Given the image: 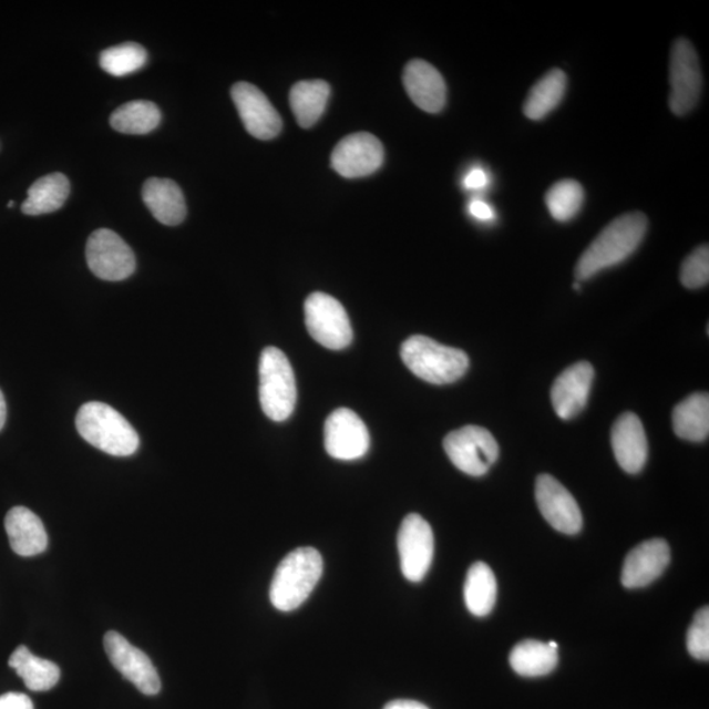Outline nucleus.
I'll return each mask as SVG.
<instances>
[{
  "label": "nucleus",
  "instance_id": "34",
  "mask_svg": "<svg viewBox=\"0 0 709 709\" xmlns=\"http://www.w3.org/2000/svg\"><path fill=\"white\" fill-rule=\"evenodd\" d=\"M0 709H34V707L25 693L9 692L0 697Z\"/></svg>",
  "mask_w": 709,
  "mask_h": 709
},
{
  "label": "nucleus",
  "instance_id": "30",
  "mask_svg": "<svg viewBox=\"0 0 709 709\" xmlns=\"http://www.w3.org/2000/svg\"><path fill=\"white\" fill-rule=\"evenodd\" d=\"M585 191L580 183L572 179L559 181L545 194V204L553 218L559 223L571 222L583 208Z\"/></svg>",
  "mask_w": 709,
  "mask_h": 709
},
{
  "label": "nucleus",
  "instance_id": "1",
  "mask_svg": "<svg viewBox=\"0 0 709 709\" xmlns=\"http://www.w3.org/2000/svg\"><path fill=\"white\" fill-rule=\"evenodd\" d=\"M648 225V218L641 212L616 217L580 255L574 271L576 279H592L603 269L619 265L630 257L641 245Z\"/></svg>",
  "mask_w": 709,
  "mask_h": 709
},
{
  "label": "nucleus",
  "instance_id": "25",
  "mask_svg": "<svg viewBox=\"0 0 709 709\" xmlns=\"http://www.w3.org/2000/svg\"><path fill=\"white\" fill-rule=\"evenodd\" d=\"M567 78L563 70L552 69L548 71L531 89L523 105L524 116L534 120V122L548 116L563 102Z\"/></svg>",
  "mask_w": 709,
  "mask_h": 709
},
{
  "label": "nucleus",
  "instance_id": "36",
  "mask_svg": "<svg viewBox=\"0 0 709 709\" xmlns=\"http://www.w3.org/2000/svg\"><path fill=\"white\" fill-rule=\"evenodd\" d=\"M471 215L480 222H491L494 218V210L491 205L482 201H473L470 205Z\"/></svg>",
  "mask_w": 709,
  "mask_h": 709
},
{
  "label": "nucleus",
  "instance_id": "39",
  "mask_svg": "<svg viewBox=\"0 0 709 709\" xmlns=\"http://www.w3.org/2000/svg\"><path fill=\"white\" fill-rule=\"evenodd\" d=\"M548 645H549V647H551V648H553V649H558V644H557V643H555V641H549V643H548Z\"/></svg>",
  "mask_w": 709,
  "mask_h": 709
},
{
  "label": "nucleus",
  "instance_id": "27",
  "mask_svg": "<svg viewBox=\"0 0 709 709\" xmlns=\"http://www.w3.org/2000/svg\"><path fill=\"white\" fill-rule=\"evenodd\" d=\"M558 664L557 649L548 643L524 640L516 645L510 655V665L522 677H543L556 669Z\"/></svg>",
  "mask_w": 709,
  "mask_h": 709
},
{
  "label": "nucleus",
  "instance_id": "32",
  "mask_svg": "<svg viewBox=\"0 0 709 709\" xmlns=\"http://www.w3.org/2000/svg\"><path fill=\"white\" fill-rule=\"evenodd\" d=\"M709 281V248L708 245L699 246L684 261L680 268V282L686 288L699 289Z\"/></svg>",
  "mask_w": 709,
  "mask_h": 709
},
{
  "label": "nucleus",
  "instance_id": "10",
  "mask_svg": "<svg viewBox=\"0 0 709 709\" xmlns=\"http://www.w3.org/2000/svg\"><path fill=\"white\" fill-rule=\"evenodd\" d=\"M399 544L401 571L410 583H421L434 558V534L421 515L409 514L403 520Z\"/></svg>",
  "mask_w": 709,
  "mask_h": 709
},
{
  "label": "nucleus",
  "instance_id": "2",
  "mask_svg": "<svg viewBox=\"0 0 709 709\" xmlns=\"http://www.w3.org/2000/svg\"><path fill=\"white\" fill-rule=\"evenodd\" d=\"M323 559L321 553L311 547L290 552L276 569L269 587V599L282 613L299 608L321 579Z\"/></svg>",
  "mask_w": 709,
  "mask_h": 709
},
{
  "label": "nucleus",
  "instance_id": "16",
  "mask_svg": "<svg viewBox=\"0 0 709 709\" xmlns=\"http://www.w3.org/2000/svg\"><path fill=\"white\" fill-rule=\"evenodd\" d=\"M594 376V368L587 361H579L558 376L551 392L552 405L557 417L569 421L586 408Z\"/></svg>",
  "mask_w": 709,
  "mask_h": 709
},
{
  "label": "nucleus",
  "instance_id": "20",
  "mask_svg": "<svg viewBox=\"0 0 709 709\" xmlns=\"http://www.w3.org/2000/svg\"><path fill=\"white\" fill-rule=\"evenodd\" d=\"M4 527L11 548L21 557L41 555L48 548L44 523L30 508L18 506L6 515Z\"/></svg>",
  "mask_w": 709,
  "mask_h": 709
},
{
  "label": "nucleus",
  "instance_id": "3",
  "mask_svg": "<svg viewBox=\"0 0 709 709\" xmlns=\"http://www.w3.org/2000/svg\"><path fill=\"white\" fill-rule=\"evenodd\" d=\"M75 424L84 441L109 455L132 456L138 450L137 431L117 410L106 403H84L78 411Z\"/></svg>",
  "mask_w": 709,
  "mask_h": 709
},
{
  "label": "nucleus",
  "instance_id": "6",
  "mask_svg": "<svg viewBox=\"0 0 709 709\" xmlns=\"http://www.w3.org/2000/svg\"><path fill=\"white\" fill-rule=\"evenodd\" d=\"M444 450L452 464L473 477L484 476L500 456V446L491 431L480 425H464L444 439Z\"/></svg>",
  "mask_w": 709,
  "mask_h": 709
},
{
  "label": "nucleus",
  "instance_id": "21",
  "mask_svg": "<svg viewBox=\"0 0 709 709\" xmlns=\"http://www.w3.org/2000/svg\"><path fill=\"white\" fill-rule=\"evenodd\" d=\"M142 198L155 219L163 225H179L187 216L186 198L173 181L161 177L147 179L142 188Z\"/></svg>",
  "mask_w": 709,
  "mask_h": 709
},
{
  "label": "nucleus",
  "instance_id": "31",
  "mask_svg": "<svg viewBox=\"0 0 709 709\" xmlns=\"http://www.w3.org/2000/svg\"><path fill=\"white\" fill-rule=\"evenodd\" d=\"M147 53L144 47L136 42L105 49L101 54V66L113 76H125L136 73L145 66Z\"/></svg>",
  "mask_w": 709,
  "mask_h": 709
},
{
  "label": "nucleus",
  "instance_id": "26",
  "mask_svg": "<svg viewBox=\"0 0 709 709\" xmlns=\"http://www.w3.org/2000/svg\"><path fill=\"white\" fill-rule=\"evenodd\" d=\"M331 89L325 81H302L290 90L289 102L297 123L305 130L314 126L323 115Z\"/></svg>",
  "mask_w": 709,
  "mask_h": 709
},
{
  "label": "nucleus",
  "instance_id": "23",
  "mask_svg": "<svg viewBox=\"0 0 709 709\" xmlns=\"http://www.w3.org/2000/svg\"><path fill=\"white\" fill-rule=\"evenodd\" d=\"M70 194V182L61 173H53L40 177L28 189L27 201L21 205V212L27 216L47 215L63 207Z\"/></svg>",
  "mask_w": 709,
  "mask_h": 709
},
{
  "label": "nucleus",
  "instance_id": "28",
  "mask_svg": "<svg viewBox=\"0 0 709 709\" xmlns=\"http://www.w3.org/2000/svg\"><path fill=\"white\" fill-rule=\"evenodd\" d=\"M464 599L470 613L479 618H484L493 612L496 600V579L491 566L476 563L470 567L464 585Z\"/></svg>",
  "mask_w": 709,
  "mask_h": 709
},
{
  "label": "nucleus",
  "instance_id": "4",
  "mask_svg": "<svg viewBox=\"0 0 709 709\" xmlns=\"http://www.w3.org/2000/svg\"><path fill=\"white\" fill-rule=\"evenodd\" d=\"M401 358L417 378L435 386L460 380L470 368V358L464 351L423 336L405 340L401 347Z\"/></svg>",
  "mask_w": 709,
  "mask_h": 709
},
{
  "label": "nucleus",
  "instance_id": "29",
  "mask_svg": "<svg viewBox=\"0 0 709 709\" xmlns=\"http://www.w3.org/2000/svg\"><path fill=\"white\" fill-rule=\"evenodd\" d=\"M162 115L157 105L147 101L126 103L112 113L113 130L124 134H147L157 130Z\"/></svg>",
  "mask_w": 709,
  "mask_h": 709
},
{
  "label": "nucleus",
  "instance_id": "38",
  "mask_svg": "<svg viewBox=\"0 0 709 709\" xmlns=\"http://www.w3.org/2000/svg\"><path fill=\"white\" fill-rule=\"evenodd\" d=\"M7 418V405L2 390H0V431L4 428Z\"/></svg>",
  "mask_w": 709,
  "mask_h": 709
},
{
  "label": "nucleus",
  "instance_id": "24",
  "mask_svg": "<svg viewBox=\"0 0 709 709\" xmlns=\"http://www.w3.org/2000/svg\"><path fill=\"white\" fill-rule=\"evenodd\" d=\"M9 665L24 680L27 689L31 691L52 690L61 678L59 666L49 659L35 657L23 645L13 651Z\"/></svg>",
  "mask_w": 709,
  "mask_h": 709
},
{
  "label": "nucleus",
  "instance_id": "40",
  "mask_svg": "<svg viewBox=\"0 0 709 709\" xmlns=\"http://www.w3.org/2000/svg\"><path fill=\"white\" fill-rule=\"evenodd\" d=\"M573 288L576 290H579L580 289L579 282H574Z\"/></svg>",
  "mask_w": 709,
  "mask_h": 709
},
{
  "label": "nucleus",
  "instance_id": "15",
  "mask_svg": "<svg viewBox=\"0 0 709 709\" xmlns=\"http://www.w3.org/2000/svg\"><path fill=\"white\" fill-rule=\"evenodd\" d=\"M232 97L246 131L253 137L268 141L279 136L281 117L264 92L251 83L239 82L234 84Z\"/></svg>",
  "mask_w": 709,
  "mask_h": 709
},
{
  "label": "nucleus",
  "instance_id": "7",
  "mask_svg": "<svg viewBox=\"0 0 709 709\" xmlns=\"http://www.w3.org/2000/svg\"><path fill=\"white\" fill-rule=\"evenodd\" d=\"M669 106L674 115L686 116L699 103L703 75L697 51L687 39L674 42L670 55Z\"/></svg>",
  "mask_w": 709,
  "mask_h": 709
},
{
  "label": "nucleus",
  "instance_id": "8",
  "mask_svg": "<svg viewBox=\"0 0 709 709\" xmlns=\"http://www.w3.org/2000/svg\"><path fill=\"white\" fill-rule=\"evenodd\" d=\"M305 321L311 338L326 349L343 350L352 342L350 318L335 297L316 292L305 301Z\"/></svg>",
  "mask_w": 709,
  "mask_h": 709
},
{
  "label": "nucleus",
  "instance_id": "22",
  "mask_svg": "<svg viewBox=\"0 0 709 709\" xmlns=\"http://www.w3.org/2000/svg\"><path fill=\"white\" fill-rule=\"evenodd\" d=\"M672 428L680 439L705 442L709 434V397L695 393L678 403L672 411Z\"/></svg>",
  "mask_w": 709,
  "mask_h": 709
},
{
  "label": "nucleus",
  "instance_id": "5",
  "mask_svg": "<svg viewBox=\"0 0 709 709\" xmlns=\"http://www.w3.org/2000/svg\"><path fill=\"white\" fill-rule=\"evenodd\" d=\"M297 400L294 368L286 353L267 347L259 360V401L265 414L275 422L292 415Z\"/></svg>",
  "mask_w": 709,
  "mask_h": 709
},
{
  "label": "nucleus",
  "instance_id": "17",
  "mask_svg": "<svg viewBox=\"0 0 709 709\" xmlns=\"http://www.w3.org/2000/svg\"><path fill=\"white\" fill-rule=\"evenodd\" d=\"M670 563V547L662 538L638 544L628 553L621 571V584L627 588L650 585Z\"/></svg>",
  "mask_w": 709,
  "mask_h": 709
},
{
  "label": "nucleus",
  "instance_id": "14",
  "mask_svg": "<svg viewBox=\"0 0 709 709\" xmlns=\"http://www.w3.org/2000/svg\"><path fill=\"white\" fill-rule=\"evenodd\" d=\"M535 499L544 520L553 528L565 535H576L583 528V514L577 501L555 477L549 474L537 477Z\"/></svg>",
  "mask_w": 709,
  "mask_h": 709
},
{
  "label": "nucleus",
  "instance_id": "12",
  "mask_svg": "<svg viewBox=\"0 0 709 709\" xmlns=\"http://www.w3.org/2000/svg\"><path fill=\"white\" fill-rule=\"evenodd\" d=\"M325 449L338 460H358L370 449V432L350 409L332 411L325 423Z\"/></svg>",
  "mask_w": 709,
  "mask_h": 709
},
{
  "label": "nucleus",
  "instance_id": "41",
  "mask_svg": "<svg viewBox=\"0 0 709 709\" xmlns=\"http://www.w3.org/2000/svg\"><path fill=\"white\" fill-rule=\"evenodd\" d=\"M13 204H16V203L10 202V203H9V205H7V207L12 208V207H13Z\"/></svg>",
  "mask_w": 709,
  "mask_h": 709
},
{
  "label": "nucleus",
  "instance_id": "9",
  "mask_svg": "<svg viewBox=\"0 0 709 709\" xmlns=\"http://www.w3.org/2000/svg\"><path fill=\"white\" fill-rule=\"evenodd\" d=\"M86 259L92 274L105 281H122L136 271V257L132 248L110 229H99L91 234Z\"/></svg>",
  "mask_w": 709,
  "mask_h": 709
},
{
  "label": "nucleus",
  "instance_id": "13",
  "mask_svg": "<svg viewBox=\"0 0 709 709\" xmlns=\"http://www.w3.org/2000/svg\"><path fill=\"white\" fill-rule=\"evenodd\" d=\"M384 162V147L373 134L361 132L339 142L331 154V166L347 179L371 175Z\"/></svg>",
  "mask_w": 709,
  "mask_h": 709
},
{
  "label": "nucleus",
  "instance_id": "33",
  "mask_svg": "<svg viewBox=\"0 0 709 709\" xmlns=\"http://www.w3.org/2000/svg\"><path fill=\"white\" fill-rule=\"evenodd\" d=\"M687 649L689 654L699 659L708 661L709 658V609L700 608L695 615L693 621L687 633Z\"/></svg>",
  "mask_w": 709,
  "mask_h": 709
},
{
  "label": "nucleus",
  "instance_id": "18",
  "mask_svg": "<svg viewBox=\"0 0 709 709\" xmlns=\"http://www.w3.org/2000/svg\"><path fill=\"white\" fill-rule=\"evenodd\" d=\"M612 444L616 461L624 471L636 474L648 460L649 445L644 425L634 413H624L614 423Z\"/></svg>",
  "mask_w": 709,
  "mask_h": 709
},
{
  "label": "nucleus",
  "instance_id": "37",
  "mask_svg": "<svg viewBox=\"0 0 709 709\" xmlns=\"http://www.w3.org/2000/svg\"><path fill=\"white\" fill-rule=\"evenodd\" d=\"M384 709H430L415 700H393Z\"/></svg>",
  "mask_w": 709,
  "mask_h": 709
},
{
  "label": "nucleus",
  "instance_id": "35",
  "mask_svg": "<svg viewBox=\"0 0 709 709\" xmlns=\"http://www.w3.org/2000/svg\"><path fill=\"white\" fill-rule=\"evenodd\" d=\"M487 184V175L482 168H473L464 177V187L466 189H481Z\"/></svg>",
  "mask_w": 709,
  "mask_h": 709
},
{
  "label": "nucleus",
  "instance_id": "11",
  "mask_svg": "<svg viewBox=\"0 0 709 709\" xmlns=\"http://www.w3.org/2000/svg\"><path fill=\"white\" fill-rule=\"evenodd\" d=\"M104 649L115 669L142 693L152 697L161 691V678L152 659L127 641L123 635L116 630L106 633Z\"/></svg>",
  "mask_w": 709,
  "mask_h": 709
},
{
  "label": "nucleus",
  "instance_id": "19",
  "mask_svg": "<svg viewBox=\"0 0 709 709\" xmlns=\"http://www.w3.org/2000/svg\"><path fill=\"white\" fill-rule=\"evenodd\" d=\"M403 86L417 106L424 112L439 113L446 102L444 78L431 63L410 61L403 71Z\"/></svg>",
  "mask_w": 709,
  "mask_h": 709
}]
</instances>
